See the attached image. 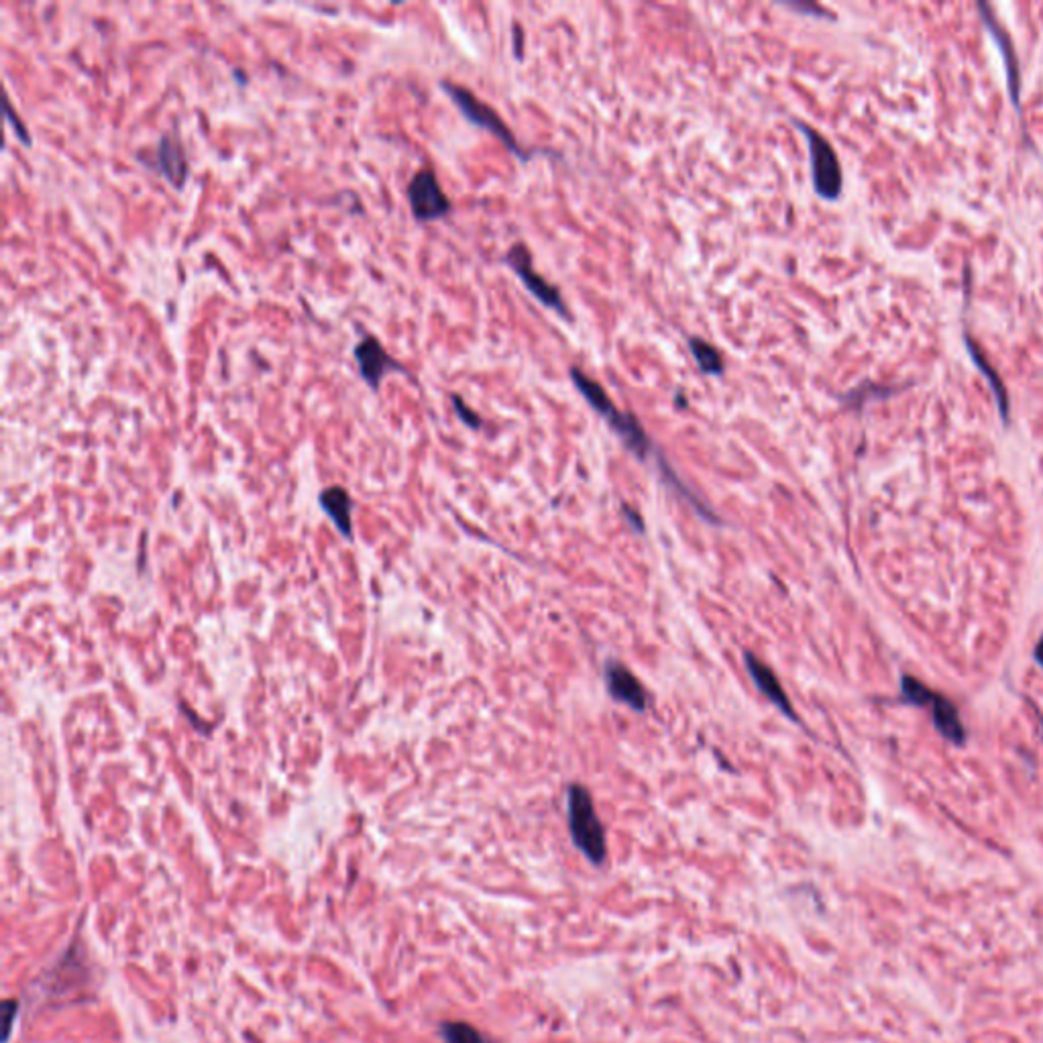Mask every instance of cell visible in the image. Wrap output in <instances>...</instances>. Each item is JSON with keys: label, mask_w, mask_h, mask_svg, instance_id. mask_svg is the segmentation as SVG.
Masks as SVG:
<instances>
[{"label": "cell", "mask_w": 1043, "mask_h": 1043, "mask_svg": "<svg viewBox=\"0 0 1043 1043\" xmlns=\"http://www.w3.org/2000/svg\"><path fill=\"white\" fill-rule=\"evenodd\" d=\"M4 109H7V118H9V121L15 125V129H19V137H21V141H23V144H30V135L25 133V127H23V123L19 121V116H15V113L11 111V102H4Z\"/></svg>", "instance_id": "ac0fdd59"}, {"label": "cell", "mask_w": 1043, "mask_h": 1043, "mask_svg": "<svg viewBox=\"0 0 1043 1043\" xmlns=\"http://www.w3.org/2000/svg\"><path fill=\"white\" fill-rule=\"evenodd\" d=\"M1035 660L1040 662V667L1043 669V638L1040 640V644H1038V648H1035Z\"/></svg>", "instance_id": "ffe728a7"}, {"label": "cell", "mask_w": 1043, "mask_h": 1043, "mask_svg": "<svg viewBox=\"0 0 1043 1043\" xmlns=\"http://www.w3.org/2000/svg\"><path fill=\"white\" fill-rule=\"evenodd\" d=\"M408 202L415 218L422 223L439 220L451 211V201L446 199L432 170H420L416 173L408 186Z\"/></svg>", "instance_id": "52a82bcc"}, {"label": "cell", "mask_w": 1043, "mask_h": 1043, "mask_svg": "<svg viewBox=\"0 0 1043 1043\" xmlns=\"http://www.w3.org/2000/svg\"><path fill=\"white\" fill-rule=\"evenodd\" d=\"M515 56L522 58V31L515 27Z\"/></svg>", "instance_id": "d6986e66"}, {"label": "cell", "mask_w": 1043, "mask_h": 1043, "mask_svg": "<svg viewBox=\"0 0 1043 1043\" xmlns=\"http://www.w3.org/2000/svg\"><path fill=\"white\" fill-rule=\"evenodd\" d=\"M453 404H455V412H457L458 418H461L467 427H472V429H479V427H481L479 416L475 415L473 410H469V406L463 404V400H461L458 396H453Z\"/></svg>", "instance_id": "e0dca14e"}, {"label": "cell", "mask_w": 1043, "mask_h": 1043, "mask_svg": "<svg viewBox=\"0 0 1043 1043\" xmlns=\"http://www.w3.org/2000/svg\"><path fill=\"white\" fill-rule=\"evenodd\" d=\"M567 817L572 842L583 852V857L600 866L608 858L605 831L601 826L591 793L583 785L569 786L567 793Z\"/></svg>", "instance_id": "7a4b0ae2"}, {"label": "cell", "mask_w": 1043, "mask_h": 1043, "mask_svg": "<svg viewBox=\"0 0 1043 1043\" xmlns=\"http://www.w3.org/2000/svg\"><path fill=\"white\" fill-rule=\"evenodd\" d=\"M443 90L449 94V99L455 102V106L463 113V116L475 127H481V129L489 131L491 135H496L501 144L506 145L518 158L524 159V161L530 159L529 151H524L522 145L515 141L514 133L508 129V125L501 121L500 115L494 109H489L486 102L479 101L467 88L458 87L453 82H443Z\"/></svg>", "instance_id": "277c9868"}, {"label": "cell", "mask_w": 1043, "mask_h": 1043, "mask_svg": "<svg viewBox=\"0 0 1043 1043\" xmlns=\"http://www.w3.org/2000/svg\"><path fill=\"white\" fill-rule=\"evenodd\" d=\"M744 658H746V669L750 672V677L755 679V683H757L758 689H760V693H762L767 700L771 701L774 707H779L786 717L797 719V715L793 712V705H791V701L786 698L785 689L779 683L776 674H774L760 658L755 657V655L746 653Z\"/></svg>", "instance_id": "8fae6325"}, {"label": "cell", "mask_w": 1043, "mask_h": 1043, "mask_svg": "<svg viewBox=\"0 0 1043 1043\" xmlns=\"http://www.w3.org/2000/svg\"><path fill=\"white\" fill-rule=\"evenodd\" d=\"M900 689H903V698L909 703H914L917 707H928L931 712L933 726L942 734L943 738H948L950 742L957 744V746L964 744L966 732H964L962 719H960L952 701L943 698L940 693H936V691H931L923 683H919L917 679L907 677V674L900 681Z\"/></svg>", "instance_id": "3957f363"}, {"label": "cell", "mask_w": 1043, "mask_h": 1043, "mask_svg": "<svg viewBox=\"0 0 1043 1043\" xmlns=\"http://www.w3.org/2000/svg\"><path fill=\"white\" fill-rule=\"evenodd\" d=\"M571 379L577 392L586 398L587 404L601 416L608 420V424L615 430V434L626 443L630 451L636 455L638 458H648L650 455H657V449L650 443V439L646 437L640 422L634 418L632 415H626V412H620L615 408L614 401L610 400V396L605 394V389L593 382L591 377H587L586 373L577 367L571 370Z\"/></svg>", "instance_id": "6da1fadb"}, {"label": "cell", "mask_w": 1043, "mask_h": 1043, "mask_svg": "<svg viewBox=\"0 0 1043 1043\" xmlns=\"http://www.w3.org/2000/svg\"><path fill=\"white\" fill-rule=\"evenodd\" d=\"M444 1043H491L479 1029L461 1021H449L441 1025Z\"/></svg>", "instance_id": "9a60e30c"}, {"label": "cell", "mask_w": 1043, "mask_h": 1043, "mask_svg": "<svg viewBox=\"0 0 1043 1043\" xmlns=\"http://www.w3.org/2000/svg\"><path fill=\"white\" fill-rule=\"evenodd\" d=\"M355 361H358L361 379L375 392L382 386L387 373H408L396 359L387 353L384 344L379 343L375 337L361 339V343L355 347Z\"/></svg>", "instance_id": "ba28073f"}, {"label": "cell", "mask_w": 1043, "mask_h": 1043, "mask_svg": "<svg viewBox=\"0 0 1043 1043\" xmlns=\"http://www.w3.org/2000/svg\"><path fill=\"white\" fill-rule=\"evenodd\" d=\"M320 508L329 514L330 520L337 524V529L341 534H344L347 538H351V530H353V522H351V510H353V500L349 496V491L344 487H329L320 494Z\"/></svg>", "instance_id": "7c38bea8"}, {"label": "cell", "mask_w": 1043, "mask_h": 1043, "mask_svg": "<svg viewBox=\"0 0 1043 1043\" xmlns=\"http://www.w3.org/2000/svg\"><path fill=\"white\" fill-rule=\"evenodd\" d=\"M797 127L803 131L809 144V159H812V175H814L815 192L824 201H838L842 194V168L834 147L824 135H819L814 127L797 121Z\"/></svg>", "instance_id": "5b68a950"}, {"label": "cell", "mask_w": 1043, "mask_h": 1043, "mask_svg": "<svg viewBox=\"0 0 1043 1043\" xmlns=\"http://www.w3.org/2000/svg\"><path fill=\"white\" fill-rule=\"evenodd\" d=\"M156 168L173 188H184L190 173L186 151L173 135H163L156 149Z\"/></svg>", "instance_id": "30bf717a"}, {"label": "cell", "mask_w": 1043, "mask_h": 1043, "mask_svg": "<svg viewBox=\"0 0 1043 1043\" xmlns=\"http://www.w3.org/2000/svg\"><path fill=\"white\" fill-rule=\"evenodd\" d=\"M506 263L518 273V277L522 280V284L526 286L530 294L541 302L546 308H553L557 315L565 316L569 318V310L565 306V302L560 298V292L553 284H548L546 280H543V275L534 272V265H532V258H530L529 249L522 243L514 245L508 256H506Z\"/></svg>", "instance_id": "8992f818"}, {"label": "cell", "mask_w": 1043, "mask_h": 1043, "mask_svg": "<svg viewBox=\"0 0 1043 1043\" xmlns=\"http://www.w3.org/2000/svg\"><path fill=\"white\" fill-rule=\"evenodd\" d=\"M605 685L608 693L620 703H626L634 712H644L646 710V691L643 683L632 674L624 665L610 660L605 665Z\"/></svg>", "instance_id": "9c48e42d"}, {"label": "cell", "mask_w": 1043, "mask_h": 1043, "mask_svg": "<svg viewBox=\"0 0 1043 1043\" xmlns=\"http://www.w3.org/2000/svg\"><path fill=\"white\" fill-rule=\"evenodd\" d=\"M980 11L985 13L986 27L990 30L993 39H995L1000 47V54H1002V59H1005V68H1007V80H1009L1011 99H1013L1014 109L1019 111V68H1017V59H1014L1013 45H1011V39L1007 37V33L997 25V21H993V15L988 13V7L980 4Z\"/></svg>", "instance_id": "4fadbf2b"}, {"label": "cell", "mask_w": 1043, "mask_h": 1043, "mask_svg": "<svg viewBox=\"0 0 1043 1043\" xmlns=\"http://www.w3.org/2000/svg\"><path fill=\"white\" fill-rule=\"evenodd\" d=\"M15 1017H19V1000H4V1040H2L4 1043H9L11 1035H13Z\"/></svg>", "instance_id": "2e32d148"}, {"label": "cell", "mask_w": 1043, "mask_h": 1043, "mask_svg": "<svg viewBox=\"0 0 1043 1043\" xmlns=\"http://www.w3.org/2000/svg\"><path fill=\"white\" fill-rule=\"evenodd\" d=\"M689 347H691V353L695 355L701 372L707 373V375H719L724 372V359H722L714 344L703 341L700 337H691Z\"/></svg>", "instance_id": "5bb4252c"}]
</instances>
